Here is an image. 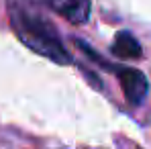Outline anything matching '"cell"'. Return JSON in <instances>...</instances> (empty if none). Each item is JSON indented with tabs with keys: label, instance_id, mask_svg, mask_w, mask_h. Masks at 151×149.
I'll list each match as a JSON object with an SVG mask.
<instances>
[{
	"label": "cell",
	"instance_id": "1",
	"mask_svg": "<svg viewBox=\"0 0 151 149\" xmlns=\"http://www.w3.org/2000/svg\"><path fill=\"white\" fill-rule=\"evenodd\" d=\"M8 19H10V27L14 35L29 49L61 66L72 61L55 27L47 19H43L39 12L27 8L21 0H8Z\"/></svg>",
	"mask_w": 151,
	"mask_h": 149
},
{
	"label": "cell",
	"instance_id": "2",
	"mask_svg": "<svg viewBox=\"0 0 151 149\" xmlns=\"http://www.w3.org/2000/svg\"><path fill=\"white\" fill-rule=\"evenodd\" d=\"M116 72H119V80H121L125 98L131 104H141L149 92V82H147L145 74L135 68H119Z\"/></svg>",
	"mask_w": 151,
	"mask_h": 149
},
{
	"label": "cell",
	"instance_id": "3",
	"mask_svg": "<svg viewBox=\"0 0 151 149\" xmlns=\"http://www.w3.org/2000/svg\"><path fill=\"white\" fill-rule=\"evenodd\" d=\"M51 10L76 25L86 23L90 17V0H43Z\"/></svg>",
	"mask_w": 151,
	"mask_h": 149
},
{
	"label": "cell",
	"instance_id": "4",
	"mask_svg": "<svg viewBox=\"0 0 151 149\" xmlns=\"http://www.w3.org/2000/svg\"><path fill=\"white\" fill-rule=\"evenodd\" d=\"M112 51L123 59H137L141 57V43L129 31H121L112 43Z\"/></svg>",
	"mask_w": 151,
	"mask_h": 149
}]
</instances>
